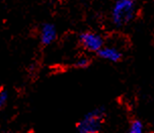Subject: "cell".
I'll return each mask as SVG.
<instances>
[{"mask_svg": "<svg viewBox=\"0 0 154 133\" xmlns=\"http://www.w3.org/2000/svg\"><path fill=\"white\" fill-rule=\"evenodd\" d=\"M97 56L109 62L118 63L123 59V53L118 48L112 46H103L96 52Z\"/></svg>", "mask_w": 154, "mask_h": 133, "instance_id": "cell-4", "label": "cell"}, {"mask_svg": "<svg viewBox=\"0 0 154 133\" xmlns=\"http://www.w3.org/2000/svg\"><path fill=\"white\" fill-rule=\"evenodd\" d=\"M79 43L87 52L96 53L104 46V40L100 34L95 32H84L79 36Z\"/></svg>", "mask_w": 154, "mask_h": 133, "instance_id": "cell-3", "label": "cell"}, {"mask_svg": "<svg viewBox=\"0 0 154 133\" xmlns=\"http://www.w3.org/2000/svg\"><path fill=\"white\" fill-rule=\"evenodd\" d=\"M149 133H154V130H152V131H150Z\"/></svg>", "mask_w": 154, "mask_h": 133, "instance_id": "cell-9", "label": "cell"}, {"mask_svg": "<svg viewBox=\"0 0 154 133\" xmlns=\"http://www.w3.org/2000/svg\"><path fill=\"white\" fill-rule=\"evenodd\" d=\"M137 12L135 0H116L112 8V21L121 27L130 24Z\"/></svg>", "mask_w": 154, "mask_h": 133, "instance_id": "cell-2", "label": "cell"}, {"mask_svg": "<svg viewBox=\"0 0 154 133\" xmlns=\"http://www.w3.org/2000/svg\"><path fill=\"white\" fill-rule=\"evenodd\" d=\"M128 133H144V124L138 118H134L129 124Z\"/></svg>", "mask_w": 154, "mask_h": 133, "instance_id": "cell-6", "label": "cell"}, {"mask_svg": "<svg viewBox=\"0 0 154 133\" xmlns=\"http://www.w3.org/2000/svg\"><path fill=\"white\" fill-rule=\"evenodd\" d=\"M9 100V95L7 90H0V109H3L8 103Z\"/></svg>", "mask_w": 154, "mask_h": 133, "instance_id": "cell-8", "label": "cell"}, {"mask_svg": "<svg viewBox=\"0 0 154 133\" xmlns=\"http://www.w3.org/2000/svg\"><path fill=\"white\" fill-rule=\"evenodd\" d=\"M106 109L103 106L88 111L76 123L77 133H100L106 121Z\"/></svg>", "mask_w": 154, "mask_h": 133, "instance_id": "cell-1", "label": "cell"}, {"mask_svg": "<svg viewBox=\"0 0 154 133\" xmlns=\"http://www.w3.org/2000/svg\"><path fill=\"white\" fill-rule=\"evenodd\" d=\"M8 133H15V132H8Z\"/></svg>", "mask_w": 154, "mask_h": 133, "instance_id": "cell-10", "label": "cell"}, {"mask_svg": "<svg viewBox=\"0 0 154 133\" xmlns=\"http://www.w3.org/2000/svg\"><path fill=\"white\" fill-rule=\"evenodd\" d=\"M90 64H91V60H90L88 57L82 56L75 61L74 67L78 68V69H85V68L89 67Z\"/></svg>", "mask_w": 154, "mask_h": 133, "instance_id": "cell-7", "label": "cell"}, {"mask_svg": "<svg viewBox=\"0 0 154 133\" xmlns=\"http://www.w3.org/2000/svg\"><path fill=\"white\" fill-rule=\"evenodd\" d=\"M57 38V30L54 24H43L40 32V40L44 46H49L56 40Z\"/></svg>", "mask_w": 154, "mask_h": 133, "instance_id": "cell-5", "label": "cell"}]
</instances>
